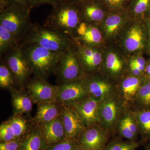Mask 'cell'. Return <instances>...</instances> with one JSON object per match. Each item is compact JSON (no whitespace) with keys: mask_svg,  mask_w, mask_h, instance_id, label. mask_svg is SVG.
<instances>
[{"mask_svg":"<svg viewBox=\"0 0 150 150\" xmlns=\"http://www.w3.org/2000/svg\"><path fill=\"white\" fill-rule=\"evenodd\" d=\"M52 11L43 25L66 34L72 39L82 22L78 2L63 0L52 6Z\"/></svg>","mask_w":150,"mask_h":150,"instance_id":"1","label":"cell"},{"mask_svg":"<svg viewBox=\"0 0 150 150\" xmlns=\"http://www.w3.org/2000/svg\"><path fill=\"white\" fill-rule=\"evenodd\" d=\"M33 72V77L46 80L54 74L60 54L33 43L19 46Z\"/></svg>","mask_w":150,"mask_h":150,"instance_id":"2","label":"cell"},{"mask_svg":"<svg viewBox=\"0 0 150 150\" xmlns=\"http://www.w3.org/2000/svg\"><path fill=\"white\" fill-rule=\"evenodd\" d=\"M68 35L38 23H33L30 29L19 43V46L33 43L50 51L61 53L72 43Z\"/></svg>","mask_w":150,"mask_h":150,"instance_id":"3","label":"cell"},{"mask_svg":"<svg viewBox=\"0 0 150 150\" xmlns=\"http://www.w3.org/2000/svg\"><path fill=\"white\" fill-rule=\"evenodd\" d=\"M30 11L28 8L16 6L0 8V26L11 33L20 43L32 25Z\"/></svg>","mask_w":150,"mask_h":150,"instance_id":"4","label":"cell"},{"mask_svg":"<svg viewBox=\"0 0 150 150\" xmlns=\"http://www.w3.org/2000/svg\"><path fill=\"white\" fill-rule=\"evenodd\" d=\"M58 84L82 80L86 75L73 41L60 54L55 74Z\"/></svg>","mask_w":150,"mask_h":150,"instance_id":"5","label":"cell"},{"mask_svg":"<svg viewBox=\"0 0 150 150\" xmlns=\"http://www.w3.org/2000/svg\"><path fill=\"white\" fill-rule=\"evenodd\" d=\"M2 57L14 75L19 87L25 88L33 72L19 46Z\"/></svg>","mask_w":150,"mask_h":150,"instance_id":"6","label":"cell"},{"mask_svg":"<svg viewBox=\"0 0 150 150\" xmlns=\"http://www.w3.org/2000/svg\"><path fill=\"white\" fill-rule=\"evenodd\" d=\"M25 88L34 104L56 100L58 85H51L46 80L33 77Z\"/></svg>","mask_w":150,"mask_h":150,"instance_id":"7","label":"cell"},{"mask_svg":"<svg viewBox=\"0 0 150 150\" xmlns=\"http://www.w3.org/2000/svg\"><path fill=\"white\" fill-rule=\"evenodd\" d=\"M60 118L64 129L66 138L77 142L86 128L77 111L73 105H63Z\"/></svg>","mask_w":150,"mask_h":150,"instance_id":"8","label":"cell"},{"mask_svg":"<svg viewBox=\"0 0 150 150\" xmlns=\"http://www.w3.org/2000/svg\"><path fill=\"white\" fill-rule=\"evenodd\" d=\"M56 100L63 105H72L88 96L82 80L58 84Z\"/></svg>","mask_w":150,"mask_h":150,"instance_id":"9","label":"cell"},{"mask_svg":"<svg viewBox=\"0 0 150 150\" xmlns=\"http://www.w3.org/2000/svg\"><path fill=\"white\" fill-rule=\"evenodd\" d=\"M99 101L88 96L73 105L86 127L96 125L100 122L98 115Z\"/></svg>","mask_w":150,"mask_h":150,"instance_id":"10","label":"cell"},{"mask_svg":"<svg viewBox=\"0 0 150 150\" xmlns=\"http://www.w3.org/2000/svg\"><path fill=\"white\" fill-rule=\"evenodd\" d=\"M106 131L96 125L86 127L81 134L79 144L97 150H104L108 140Z\"/></svg>","mask_w":150,"mask_h":150,"instance_id":"11","label":"cell"},{"mask_svg":"<svg viewBox=\"0 0 150 150\" xmlns=\"http://www.w3.org/2000/svg\"><path fill=\"white\" fill-rule=\"evenodd\" d=\"M11 95V104L14 115L29 117L32 110L33 103L25 88L14 87L9 90Z\"/></svg>","mask_w":150,"mask_h":150,"instance_id":"12","label":"cell"},{"mask_svg":"<svg viewBox=\"0 0 150 150\" xmlns=\"http://www.w3.org/2000/svg\"><path fill=\"white\" fill-rule=\"evenodd\" d=\"M83 22H96L102 20L107 9L100 0H83L78 2Z\"/></svg>","mask_w":150,"mask_h":150,"instance_id":"13","label":"cell"},{"mask_svg":"<svg viewBox=\"0 0 150 150\" xmlns=\"http://www.w3.org/2000/svg\"><path fill=\"white\" fill-rule=\"evenodd\" d=\"M63 108V105L57 100L39 103L33 121L39 125L55 120L60 117Z\"/></svg>","mask_w":150,"mask_h":150,"instance_id":"14","label":"cell"},{"mask_svg":"<svg viewBox=\"0 0 150 150\" xmlns=\"http://www.w3.org/2000/svg\"><path fill=\"white\" fill-rule=\"evenodd\" d=\"M73 41L76 48L81 64L86 72L92 71L101 64L102 56L98 51L93 47Z\"/></svg>","mask_w":150,"mask_h":150,"instance_id":"15","label":"cell"},{"mask_svg":"<svg viewBox=\"0 0 150 150\" xmlns=\"http://www.w3.org/2000/svg\"><path fill=\"white\" fill-rule=\"evenodd\" d=\"M38 126L43 139L48 146L54 144L67 139L60 117Z\"/></svg>","mask_w":150,"mask_h":150,"instance_id":"16","label":"cell"},{"mask_svg":"<svg viewBox=\"0 0 150 150\" xmlns=\"http://www.w3.org/2000/svg\"><path fill=\"white\" fill-rule=\"evenodd\" d=\"M72 40H79L82 45L92 47L100 43L102 35L99 29L92 24L82 22L78 26Z\"/></svg>","mask_w":150,"mask_h":150,"instance_id":"17","label":"cell"},{"mask_svg":"<svg viewBox=\"0 0 150 150\" xmlns=\"http://www.w3.org/2000/svg\"><path fill=\"white\" fill-rule=\"evenodd\" d=\"M119 107L114 98L108 97L100 103L98 115L101 121L107 127L112 126L118 120Z\"/></svg>","mask_w":150,"mask_h":150,"instance_id":"18","label":"cell"},{"mask_svg":"<svg viewBox=\"0 0 150 150\" xmlns=\"http://www.w3.org/2000/svg\"><path fill=\"white\" fill-rule=\"evenodd\" d=\"M81 80L88 96L92 97L100 102L109 96L111 87L106 82L88 77L87 74Z\"/></svg>","mask_w":150,"mask_h":150,"instance_id":"19","label":"cell"},{"mask_svg":"<svg viewBox=\"0 0 150 150\" xmlns=\"http://www.w3.org/2000/svg\"><path fill=\"white\" fill-rule=\"evenodd\" d=\"M48 146L38 125L33 122L29 132L23 139L21 150H46Z\"/></svg>","mask_w":150,"mask_h":150,"instance_id":"20","label":"cell"},{"mask_svg":"<svg viewBox=\"0 0 150 150\" xmlns=\"http://www.w3.org/2000/svg\"><path fill=\"white\" fill-rule=\"evenodd\" d=\"M23 115H14L8 120L13 129L16 140L22 139L28 134L33 122L29 124Z\"/></svg>","mask_w":150,"mask_h":150,"instance_id":"21","label":"cell"},{"mask_svg":"<svg viewBox=\"0 0 150 150\" xmlns=\"http://www.w3.org/2000/svg\"><path fill=\"white\" fill-rule=\"evenodd\" d=\"M143 32L139 27L134 26L131 28L125 40V45L127 50L132 52L143 48Z\"/></svg>","mask_w":150,"mask_h":150,"instance_id":"22","label":"cell"},{"mask_svg":"<svg viewBox=\"0 0 150 150\" xmlns=\"http://www.w3.org/2000/svg\"><path fill=\"white\" fill-rule=\"evenodd\" d=\"M0 87L9 91L13 88L19 87L13 73L3 59L0 64Z\"/></svg>","mask_w":150,"mask_h":150,"instance_id":"23","label":"cell"},{"mask_svg":"<svg viewBox=\"0 0 150 150\" xmlns=\"http://www.w3.org/2000/svg\"><path fill=\"white\" fill-rule=\"evenodd\" d=\"M19 46V43L11 33L0 26V55L1 57Z\"/></svg>","mask_w":150,"mask_h":150,"instance_id":"24","label":"cell"},{"mask_svg":"<svg viewBox=\"0 0 150 150\" xmlns=\"http://www.w3.org/2000/svg\"><path fill=\"white\" fill-rule=\"evenodd\" d=\"M124 10L110 12L105 21V30L108 35H111L116 32L122 22Z\"/></svg>","mask_w":150,"mask_h":150,"instance_id":"25","label":"cell"},{"mask_svg":"<svg viewBox=\"0 0 150 150\" xmlns=\"http://www.w3.org/2000/svg\"><path fill=\"white\" fill-rule=\"evenodd\" d=\"M140 86V81L136 77L126 78L123 81L121 86L122 93L124 97L127 99H131L137 96Z\"/></svg>","mask_w":150,"mask_h":150,"instance_id":"26","label":"cell"},{"mask_svg":"<svg viewBox=\"0 0 150 150\" xmlns=\"http://www.w3.org/2000/svg\"><path fill=\"white\" fill-rule=\"evenodd\" d=\"M139 144L136 141L115 140L106 145L104 150H136Z\"/></svg>","mask_w":150,"mask_h":150,"instance_id":"27","label":"cell"},{"mask_svg":"<svg viewBox=\"0 0 150 150\" xmlns=\"http://www.w3.org/2000/svg\"><path fill=\"white\" fill-rule=\"evenodd\" d=\"M129 11L134 15H142L150 8V0H130Z\"/></svg>","mask_w":150,"mask_h":150,"instance_id":"28","label":"cell"},{"mask_svg":"<svg viewBox=\"0 0 150 150\" xmlns=\"http://www.w3.org/2000/svg\"><path fill=\"white\" fill-rule=\"evenodd\" d=\"M137 120L142 134L150 136V110L138 112Z\"/></svg>","mask_w":150,"mask_h":150,"instance_id":"29","label":"cell"},{"mask_svg":"<svg viewBox=\"0 0 150 150\" xmlns=\"http://www.w3.org/2000/svg\"><path fill=\"white\" fill-rule=\"evenodd\" d=\"M106 66L112 74H118L122 70L123 64L118 56L114 53L108 54L106 58Z\"/></svg>","mask_w":150,"mask_h":150,"instance_id":"30","label":"cell"},{"mask_svg":"<svg viewBox=\"0 0 150 150\" xmlns=\"http://www.w3.org/2000/svg\"><path fill=\"white\" fill-rule=\"evenodd\" d=\"M79 146L77 141L66 139L54 144L48 146L46 150H77Z\"/></svg>","mask_w":150,"mask_h":150,"instance_id":"31","label":"cell"},{"mask_svg":"<svg viewBox=\"0 0 150 150\" xmlns=\"http://www.w3.org/2000/svg\"><path fill=\"white\" fill-rule=\"evenodd\" d=\"M16 140L15 134L8 121L3 122L0 126V142Z\"/></svg>","mask_w":150,"mask_h":150,"instance_id":"32","label":"cell"},{"mask_svg":"<svg viewBox=\"0 0 150 150\" xmlns=\"http://www.w3.org/2000/svg\"><path fill=\"white\" fill-rule=\"evenodd\" d=\"M130 0H100L109 11L124 10Z\"/></svg>","mask_w":150,"mask_h":150,"instance_id":"33","label":"cell"},{"mask_svg":"<svg viewBox=\"0 0 150 150\" xmlns=\"http://www.w3.org/2000/svg\"><path fill=\"white\" fill-rule=\"evenodd\" d=\"M137 96L142 104L150 105V81L140 86Z\"/></svg>","mask_w":150,"mask_h":150,"instance_id":"34","label":"cell"},{"mask_svg":"<svg viewBox=\"0 0 150 150\" xmlns=\"http://www.w3.org/2000/svg\"><path fill=\"white\" fill-rule=\"evenodd\" d=\"M119 131L122 137L130 141H136L137 136L130 130L126 125L123 118L120 121L119 125Z\"/></svg>","mask_w":150,"mask_h":150,"instance_id":"35","label":"cell"},{"mask_svg":"<svg viewBox=\"0 0 150 150\" xmlns=\"http://www.w3.org/2000/svg\"><path fill=\"white\" fill-rule=\"evenodd\" d=\"M29 1V0H0V8H3L6 6L28 8Z\"/></svg>","mask_w":150,"mask_h":150,"instance_id":"36","label":"cell"},{"mask_svg":"<svg viewBox=\"0 0 150 150\" xmlns=\"http://www.w3.org/2000/svg\"><path fill=\"white\" fill-rule=\"evenodd\" d=\"M22 139L0 142V150H21Z\"/></svg>","mask_w":150,"mask_h":150,"instance_id":"37","label":"cell"},{"mask_svg":"<svg viewBox=\"0 0 150 150\" xmlns=\"http://www.w3.org/2000/svg\"><path fill=\"white\" fill-rule=\"evenodd\" d=\"M62 1L63 0H29L28 8L31 10L43 5L49 4L52 6Z\"/></svg>","mask_w":150,"mask_h":150,"instance_id":"38","label":"cell"},{"mask_svg":"<svg viewBox=\"0 0 150 150\" xmlns=\"http://www.w3.org/2000/svg\"><path fill=\"white\" fill-rule=\"evenodd\" d=\"M126 125L129 127L135 135L137 136L138 134V126L136 121H134L133 118L129 115H126L123 118Z\"/></svg>","mask_w":150,"mask_h":150,"instance_id":"39","label":"cell"},{"mask_svg":"<svg viewBox=\"0 0 150 150\" xmlns=\"http://www.w3.org/2000/svg\"><path fill=\"white\" fill-rule=\"evenodd\" d=\"M146 62L143 57H139L134 59L131 62L130 65H132L138 68L140 71L142 72L144 71Z\"/></svg>","mask_w":150,"mask_h":150,"instance_id":"40","label":"cell"},{"mask_svg":"<svg viewBox=\"0 0 150 150\" xmlns=\"http://www.w3.org/2000/svg\"><path fill=\"white\" fill-rule=\"evenodd\" d=\"M130 66L131 71L134 75H135V76H138V75H140V74H141L142 71H140L138 68L134 67V66H132V65H130Z\"/></svg>","mask_w":150,"mask_h":150,"instance_id":"41","label":"cell"},{"mask_svg":"<svg viewBox=\"0 0 150 150\" xmlns=\"http://www.w3.org/2000/svg\"><path fill=\"white\" fill-rule=\"evenodd\" d=\"M77 150H97L94 149H91V148L86 147L83 146H81L79 144V147H78Z\"/></svg>","mask_w":150,"mask_h":150,"instance_id":"42","label":"cell"},{"mask_svg":"<svg viewBox=\"0 0 150 150\" xmlns=\"http://www.w3.org/2000/svg\"><path fill=\"white\" fill-rule=\"evenodd\" d=\"M146 70L148 74L150 76V64L148 65L147 67L146 68Z\"/></svg>","mask_w":150,"mask_h":150,"instance_id":"43","label":"cell"},{"mask_svg":"<svg viewBox=\"0 0 150 150\" xmlns=\"http://www.w3.org/2000/svg\"><path fill=\"white\" fill-rule=\"evenodd\" d=\"M72 1H75L79 2L80 1H83V0H72Z\"/></svg>","mask_w":150,"mask_h":150,"instance_id":"44","label":"cell"},{"mask_svg":"<svg viewBox=\"0 0 150 150\" xmlns=\"http://www.w3.org/2000/svg\"><path fill=\"white\" fill-rule=\"evenodd\" d=\"M149 46L150 48V32H149Z\"/></svg>","mask_w":150,"mask_h":150,"instance_id":"45","label":"cell"},{"mask_svg":"<svg viewBox=\"0 0 150 150\" xmlns=\"http://www.w3.org/2000/svg\"><path fill=\"white\" fill-rule=\"evenodd\" d=\"M149 149H150V148H149Z\"/></svg>","mask_w":150,"mask_h":150,"instance_id":"46","label":"cell"}]
</instances>
